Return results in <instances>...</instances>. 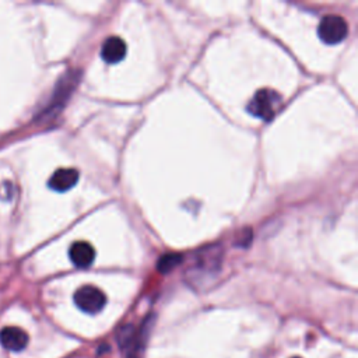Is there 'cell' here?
Returning <instances> with one entry per match:
<instances>
[{"mask_svg":"<svg viewBox=\"0 0 358 358\" xmlns=\"http://www.w3.org/2000/svg\"><path fill=\"white\" fill-rule=\"evenodd\" d=\"M281 106V95L275 90L263 88L253 95L250 102L246 107V111L265 122H270L275 119L279 108Z\"/></svg>","mask_w":358,"mask_h":358,"instance_id":"obj_1","label":"cell"},{"mask_svg":"<svg viewBox=\"0 0 358 358\" xmlns=\"http://www.w3.org/2000/svg\"><path fill=\"white\" fill-rule=\"evenodd\" d=\"M73 298L77 308L90 315H95L101 312L107 305V295L104 294V291H101L94 286L80 287L74 292Z\"/></svg>","mask_w":358,"mask_h":358,"instance_id":"obj_2","label":"cell"},{"mask_svg":"<svg viewBox=\"0 0 358 358\" xmlns=\"http://www.w3.org/2000/svg\"><path fill=\"white\" fill-rule=\"evenodd\" d=\"M318 35L326 45H337L348 35L347 21L340 16H326L321 20L318 27Z\"/></svg>","mask_w":358,"mask_h":358,"instance_id":"obj_3","label":"cell"},{"mask_svg":"<svg viewBox=\"0 0 358 358\" xmlns=\"http://www.w3.org/2000/svg\"><path fill=\"white\" fill-rule=\"evenodd\" d=\"M221 266V249L217 246H210L200 250V255L196 258L195 270L204 276V275H215L220 270Z\"/></svg>","mask_w":358,"mask_h":358,"instance_id":"obj_4","label":"cell"},{"mask_svg":"<svg viewBox=\"0 0 358 358\" xmlns=\"http://www.w3.org/2000/svg\"><path fill=\"white\" fill-rule=\"evenodd\" d=\"M69 258L79 269H87L94 263L95 249L88 242H74L69 249Z\"/></svg>","mask_w":358,"mask_h":358,"instance_id":"obj_5","label":"cell"},{"mask_svg":"<svg viewBox=\"0 0 358 358\" xmlns=\"http://www.w3.org/2000/svg\"><path fill=\"white\" fill-rule=\"evenodd\" d=\"M126 43L122 38L119 37H110L101 49V58L104 59V62L110 65L119 63L125 59L126 57Z\"/></svg>","mask_w":358,"mask_h":358,"instance_id":"obj_6","label":"cell"},{"mask_svg":"<svg viewBox=\"0 0 358 358\" xmlns=\"http://www.w3.org/2000/svg\"><path fill=\"white\" fill-rule=\"evenodd\" d=\"M79 171L74 168H61L54 172L49 179V188L55 192H68L73 189L79 182Z\"/></svg>","mask_w":358,"mask_h":358,"instance_id":"obj_7","label":"cell"},{"mask_svg":"<svg viewBox=\"0 0 358 358\" xmlns=\"http://www.w3.org/2000/svg\"><path fill=\"white\" fill-rule=\"evenodd\" d=\"M0 344L9 351H21L28 344V335L20 328H5L0 332Z\"/></svg>","mask_w":358,"mask_h":358,"instance_id":"obj_8","label":"cell"},{"mask_svg":"<svg viewBox=\"0 0 358 358\" xmlns=\"http://www.w3.org/2000/svg\"><path fill=\"white\" fill-rule=\"evenodd\" d=\"M183 257L181 253H167L164 257L160 258L159 263H157V270L163 275L172 272L181 262H182Z\"/></svg>","mask_w":358,"mask_h":358,"instance_id":"obj_9","label":"cell"},{"mask_svg":"<svg viewBox=\"0 0 358 358\" xmlns=\"http://www.w3.org/2000/svg\"><path fill=\"white\" fill-rule=\"evenodd\" d=\"M292 358H301V357H292Z\"/></svg>","mask_w":358,"mask_h":358,"instance_id":"obj_10","label":"cell"}]
</instances>
